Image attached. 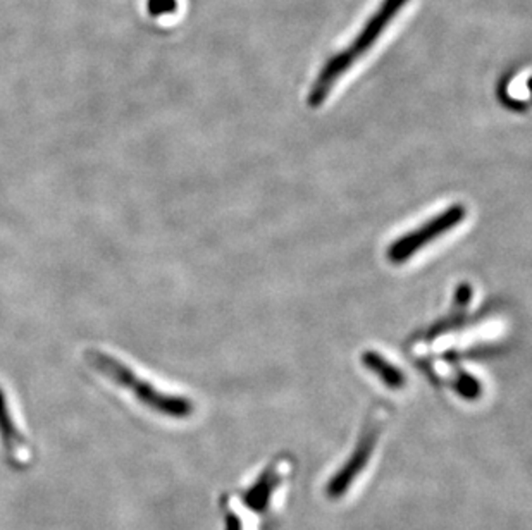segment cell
<instances>
[{
    "label": "cell",
    "mask_w": 532,
    "mask_h": 530,
    "mask_svg": "<svg viewBox=\"0 0 532 530\" xmlns=\"http://www.w3.org/2000/svg\"><path fill=\"white\" fill-rule=\"evenodd\" d=\"M407 0H382L380 9L367 21L355 42L347 50L336 54L322 69L312 85L307 104L308 107H319L324 104L328 95L333 90L336 81L345 75L355 62L359 61L365 52L378 42L381 35L390 26L396 15L403 9Z\"/></svg>",
    "instance_id": "6da1fadb"
},
{
    "label": "cell",
    "mask_w": 532,
    "mask_h": 530,
    "mask_svg": "<svg viewBox=\"0 0 532 530\" xmlns=\"http://www.w3.org/2000/svg\"><path fill=\"white\" fill-rule=\"evenodd\" d=\"M87 364L93 367L99 374L110 379L118 386L135 394L140 403L152 409L157 413L168 415L171 419H186L193 413V403L178 394H168L159 391L149 380L138 378L137 372H133L128 365L121 360L107 355L99 349H89L85 353Z\"/></svg>",
    "instance_id": "7a4b0ae2"
},
{
    "label": "cell",
    "mask_w": 532,
    "mask_h": 530,
    "mask_svg": "<svg viewBox=\"0 0 532 530\" xmlns=\"http://www.w3.org/2000/svg\"><path fill=\"white\" fill-rule=\"evenodd\" d=\"M465 217H467L465 205H462V203L450 205L442 213L429 219L422 226L413 229L411 233L400 236L396 242L391 243L388 248V260L396 265L411 260L419 250H422L427 244L436 242L448 231L455 229Z\"/></svg>",
    "instance_id": "3957f363"
},
{
    "label": "cell",
    "mask_w": 532,
    "mask_h": 530,
    "mask_svg": "<svg viewBox=\"0 0 532 530\" xmlns=\"http://www.w3.org/2000/svg\"><path fill=\"white\" fill-rule=\"evenodd\" d=\"M381 424L380 419H370L369 424L365 425L364 432L360 436V440L357 442L353 453L349 456V460L345 462V465L336 472L335 475L329 479V483L326 485V494L331 500H338L341 496H345L349 493L351 484L357 481V477L364 472L370 456L376 450V442L380 438Z\"/></svg>",
    "instance_id": "277c9868"
},
{
    "label": "cell",
    "mask_w": 532,
    "mask_h": 530,
    "mask_svg": "<svg viewBox=\"0 0 532 530\" xmlns=\"http://www.w3.org/2000/svg\"><path fill=\"white\" fill-rule=\"evenodd\" d=\"M0 436L5 442L7 453L11 454V458L17 465H26L30 462V450L26 446V441L17 432L2 393H0Z\"/></svg>",
    "instance_id": "5b68a950"
},
{
    "label": "cell",
    "mask_w": 532,
    "mask_h": 530,
    "mask_svg": "<svg viewBox=\"0 0 532 530\" xmlns=\"http://www.w3.org/2000/svg\"><path fill=\"white\" fill-rule=\"evenodd\" d=\"M279 484H281V473L276 467L264 470L262 475L256 481V484L246 489L244 494L245 504L254 512H264Z\"/></svg>",
    "instance_id": "8992f818"
},
{
    "label": "cell",
    "mask_w": 532,
    "mask_h": 530,
    "mask_svg": "<svg viewBox=\"0 0 532 530\" xmlns=\"http://www.w3.org/2000/svg\"><path fill=\"white\" fill-rule=\"evenodd\" d=\"M362 364L365 369H369L372 374H376L378 378L391 390H400L405 386V374L391 364L388 359H384L381 353L369 349L362 353Z\"/></svg>",
    "instance_id": "52a82bcc"
},
{
    "label": "cell",
    "mask_w": 532,
    "mask_h": 530,
    "mask_svg": "<svg viewBox=\"0 0 532 530\" xmlns=\"http://www.w3.org/2000/svg\"><path fill=\"white\" fill-rule=\"evenodd\" d=\"M456 393L464 396L465 400H475L481 396V384L477 379L472 378L469 374L458 376L455 384Z\"/></svg>",
    "instance_id": "ba28073f"
},
{
    "label": "cell",
    "mask_w": 532,
    "mask_h": 530,
    "mask_svg": "<svg viewBox=\"0 0 532 530\" xmlns=\"http://www.w3.org/2000/svg\"><path fill=\"white\" fill-rule=\"evenodd\" d=\"M149 9L153 16L168 15L176 11V0H151Z\"/></svg>",
    "instance_id": "9c48e42d"
},
{
    "label": "cell",
    "mask_w": 532,
    "mask_h": 530,
    "mask_svg": "<svg viewBox=\"0 0 532 530\" xmlns=\"http://www.w3.org/2000/svg\"><path fill=\"white\" fill-rule=\"evenodd\" d=\"M226 530H242V522L240 518L233 514L226 515Z\"/></svg>",
    "instance_id": "30bf717a"
}]
</instances>
